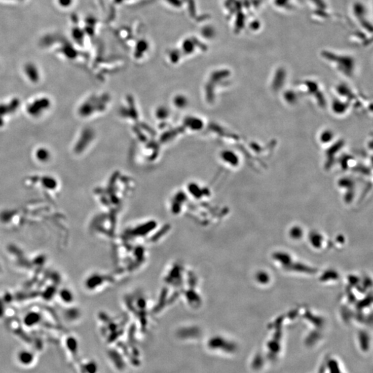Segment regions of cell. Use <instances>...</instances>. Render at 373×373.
<instances>
[{
    "label": "cell",
    "mask_w": 373,
    "mask_h": 373,
    "mask_svg": "<svg viewBox=\"0 0 373 373\" xmlns=\"http://www.w3.org/2000/svg\"><path fill=\"white\" fill-rule=\"evenodd\" d=\"M18 359L23 364L28 365L30 363H31L32 361H33V357L31 355V353L24 351L19 354Z\"/></svg>",
    "instance_id": "6da1fadb"
},
{
    "label": "cell",
    "mask_w": 373,
    "mask_h": 373,
    "mask_svg": "<svg viewBox=\"0 0 373 373\" xmlns=\"http://www.w3.org/2000/svg\"><path fill=\"white\" fill-rule=\"evenodd\" d=\"M60 296L62 300L65 302H70L72 300V294L71 292L68 290H63L60 292Z\"/></svg>",
    "instance_id": "3957f363"
},
{
    "label": "cell",
    "mask_w": 373,
    "mask_h": 373,
    "mask_svg": "<svg viewBox=\"0 0 373 373\" xmlns=\"http://www.w3.org/2000/svg\"><path fill=\"white\" fill-rule=\"evenodd\" d=\"M39 320V315H38L37 313H30L29 315L26 316V319H24L25 323L28 325H33L35 323L37 324Z\"/></svg>",
    "instance_id": "7a4b0ae2"
}]
</instances>
